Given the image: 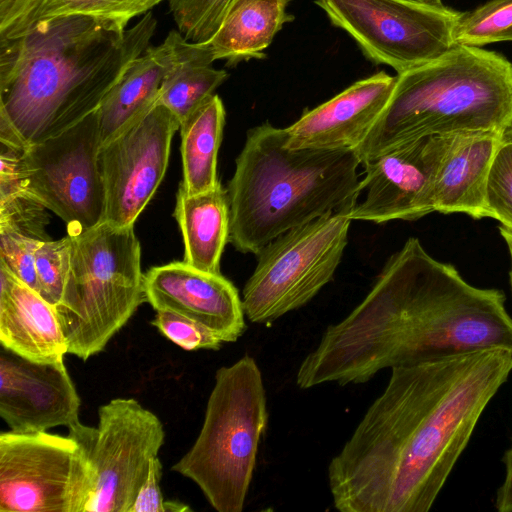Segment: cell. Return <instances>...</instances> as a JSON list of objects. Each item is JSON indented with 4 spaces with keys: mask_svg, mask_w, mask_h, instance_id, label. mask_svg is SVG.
<instances>
[{
    "mask_svg": "<svg viewBox=\"0 0 512 512\" xmlns=\"http://www.w3.org/2000/svg\"><path fill=\"white\" fill-rule=\"evenodd\" d=\"M512 371L492 348L391 368L390 379L328 466L341 512H427Z\"/></svg>",
    "mask_w": 512,
    "mask_h": 512,
    "instance_id": "cell-1",
    "label": "cell"
},
{
    "mask_svg": "<svg viewBox=\"0 0 512 512\" xmlns=\"http://www.w3.org/2000/svg\"><path fill=\"white\" fill-rule=\"evenodd\" d=\"M501 290L468 283L410 237L386 262L372 289L324 330L301 362L296 384H362L386 368L474 351H512V318Z\"/></svg>",
    "mask_w": 512,
    "mask_h": 512,
    "instance_id": "cell-2",
    "label": "cell"
},
{
    "mask_svg": "<svg viewBox=\"0 0 512 512\" xmlns=\"http://www.w3.org/2000/svg\"><path fill=\"white\" fill-rule=\"evenodd\" d=\"M156 26L149 11L125 32L77 15L26 27L14 38L15 59L0 71V142L25 149L96 112Z\"/></svg>",
    "mask_w": 512,
    "mask_h": 512,
    "instance_id": "cell-3",
    "label": "cell"
},
{
    "mask_svg": "<svg viewBox=\"0 0 512 512\" xmlns=\"http://www.w3.org/2000/svg\"><path fill=\"white\" fill-rule=\"evenodd\" d=\"M286 128L266 122L247 132L226 188L228 242L258 253L283 233L350 211L359 199L361 164L353 149H294Z\"/></svg>",
    "mask_w": 512,
    "mask_h": 512,
    "instance_id": "cell-4",
    "label": "cell"
},
{
    "mask_svg": "<svg viewBox=\"0 0 512 512\" xmlns=\"http://www.w3.org/2000/svg\"><path fill=\"white\" fill-rule=\"evenodd\" d=\"M512 125V63L502 54L454 45L397 74L391 96L354 149L361 164L431 135L503 132Z\"/></svg>",
    "mask_w": 512,
    "mask_h": 512,
    "instance_id": "cell-5",
    "label": "cell"
},
{
    "mask_svg": "<svg viewBox=\"0 0 512 512\" xmlns=\"http://www.w3.org/2000/svg\"><path fill=\"white\" fill-rule=\"evenodd\" d=\"M68 236L69 269L55 309L68 353L86 361L146 302L141 247L134 226L105 221Z\"/></svg>",
    "mask_w": 512,
    "mask_h": 512,
    "instance_id": "cell-6",
    "label": "cell"
},
{
    "mask_svg": "<svg viewBox=\"0 0 512 512\" xmlns=\"http://www.w3.org/2000/svg\"><path fill=\"white\" fill-rule=\"evenodd\" d=\"M267 423L262 373L246 354L216 371L200 433L171 470L192 480L216 511L241 512Z\"/></svg>",
    "mask_w": 512,
    "mask_h": 512,
    "instance_id": "cell-7",
    "label": "cell"
},
{
    "mask_svg": "<svg viewBox=\"0 0 512 512\" xmlns=\"http://www.w3.org/2000/svg\"><path fill=\"white\" fill-rule=\"evenodd\" d=\"M348 211L291 229L258 253L243 288L249 321L269 325L310 302L333 279L348 241Z\"/></svg>",
    "mask_w": 512,
    "mask_h": 512,
    "instance_id": "cell-8",
    "label": "cell"
},
{
    "mask_svg": "<svg viewBox=\"0 0 512 512\" xmlns=\"http://www.w3.org/2000/svg\"><path fill=\"white\" fill-rule=\"evenodd\" d=\"M90 426L67 436L0 434V512H83L89 486Z\"/></svg>",
    "mask_w": 512,
    "mask_h": 512,
    "instance_id": "cell-9",
    "label": "cell"
},
{
    "mask_svg": "<svg viewBox=\"0 0 512 512\" xmlns=\"http://www.w3.org/2000/svg\"><path fill=\"white\" fill-rule=\"evenodd\" d=\"M375 64L398 74L427 64L454 46L461 12L406 0H315Z\"/></svg>",
    "mask_w": 512,
    "mask_h": 512,
    "instance_id": "cell-10",
    "label": "cell"
},
{
    "mask_svg": "<svg viewBox=\"0 0 512 512\" xmlns=\"http://www.w3.org/2000/svg\"><path fill=\"white\" fill-rule=\"evenodd\" d=\"M99 149L96 111L21 152L20 172L26 190L66 222L68 231L86 230L104 220Z\"/></svg>",
    "mask_w": 512,
    "mask_h": 512,
    "instance_id": "cell-11",
    "label": "cell"
},
{
    "mask_svg": "<svg viewBox=\"0 0 512 512\" xmlns=\"http://www.w3.org/2000/svg\"><path fill=\"white\" fill-rule=\"evenodd\" d=\"M89 440V486L83 512H129L158 456L160 419L136 399L115 398L98 409Z\"/></svg>",
    "mask_w": 512,
    "mask_h": 512,
    "instance_id": "cell-12",
    "label": "cell"
},
{
    "mask_svg": "<svg viewBox=\"0 0 512 512\" xmlns=\"http://www.w3.org/2000/svg\"><path fill=\"white\" fill-rule=\"evenodd\" d=\"M176 117L155 104L100 146L99 169L105 190L104 220L114 227L134 226L168 167Z\"/></svg>",
    "mask_w": 512,
    "mask_h": 512,
    "instance_id": "cell-13",
    "label": "cell"
},
{
    "mask_svg": "<svg viewBox=\"0 0 512 512\" xmlns=\"http://www.w3.org/2000/svg\"><path fill=\"white\" fill-rule=\"evenodd\" d=\"M460 135H431L400 144L364 163L351 220L377 224L417 220L434 212V187L441 165Z\"/></svg>",
    "mask_w": 512,
    "mask_h": 512,
    "instance_id": "cell-14",
    "label": "cell"
},
{
    "mask_svg": "<svg viewBox=\"0 0 512 512\" xmlns=\"http://www.w3.org/2000/svg\"><path fill=\"white\" fill-rule=\"evenodd\" d=\"M81 401L64 361L38 363L0 347V417L17 433L68 429Z\"/></svg>",
    "mask_w": 512,
    "mask_h": 512,
    "instance_id": "cell-15",
    "label": "cell"
},
{
    "mask_svg": "<svg viewBox=\"0 0 512 512\" xmlns=\"http://www.w3.org/2000/svg\"><path fill=\"white\" fill-rule=\"evenodd\" d=\"M146 302L206 326L223 342L237 341L246 330L242 299L221 273H210L183 262L150 268L144 274Z\"/></svg>",
    "mask_w": 512,
    "mask_h": 512,
    "instance_id": "cell-16",
    "label": "cell"
},
{
    "mask_svg": "<svg viewBox=\"0 0 512 512\" xmlns=\"http://www.w3.org/2000/svg\"><path fill=\"white\" fill-rule=\"evenodd\" d=\"M396 76L384 71L361 79L306 111L287 130L294 149H355L385 108Z\"/></svg>",
    "mask_w": 512,
    "mask_h": 512,
    "instance_id": "cell-17",
    "label": "cell"
},
{
    "mask_svg": "<svg viewBox=\"0 0 512 512\" xmlns=\"http://www.w3.org/2000/svg\"><path fill=\"white\" fill-rule=\"evenodd\" d=\"M0 343L38 363L64 361L68 353L55 306L0 264Z\"/></svg>",
    "mask_w": 512,
    "mask_h": 512,
    "instance_id": "cell-18",
    "label": "cell"
},
{
    "mask_svg": "<svg viewBox=\"0 0 512 512\" xmlns=\"http://www.w3.org/2000/svg\"><path fill=\"white\" fill-rule=\"evenodd\" d=\"M503 132L459 136L436 178L434 212L465 214L477 220L489 217L487 181Z\"/></svg>",
    "mask_w": 512,
    "mask_h": 512,
    "instance_id": "cell-19",
    "label": "cell"
},
{
    "mask_svg": "<svg viewBox=\"0 0 512 512\" xmlns=\"http://www.w3.org/2000/svg\"><path fill=\"white\" fill-rule=\"evenodd\" d=\"M166 70L156 104L166 107L181 124L226 81L228 74L215 69L212 49L205 42H191L177 30L163 41Z\"/></svg>",
    "mask_w": 512,
    "mask_h": 512,
    "instance_id": "cell-20",
    "label": "cell"
},
{
    "mask_svg": "<svg viewBox=\"0 0 512 512\" xmlns=\"http://www.w3.org/2000/svg\"><path fill=\"white\" fill-rule=\"evenodd\" d=\"M174 216L184 243V262L210 272H220V259L228 242L230 213L227 190L219 182L213 189L188 194L180 185Z\"/></svg>",
    "mask_w": 512,
    "mask_h": 512,
    "instance_id": "cell-21",
    "label": "cell"
},
{
    "mask_svg": "<svg viewBox=\"0 0 512 512\" xmlns=\"http://www.w3.org/2000/svg\"><path fill=\"white\" fill-rule=\"evenodd\" d=\"M291 0H232L215 34L208 40L215 61L229 66L265 57V49L282 27L293 21Z\"/></svg>",
    "mask_w": 512,
    "mask_h": 512,
    "instance_id": "cell-22",
    "label": "cell"
},
{
    "mask_svg": "<svg viewBox=\"0 0 512 512\" xmlns=\"http://www.w3.org/2000/svg\"><path fill=\"white\" fill-rule=\"evenodd\" d=\"M166 61V47L162 42L148 46L129 64L97 109L100 146L156 104Z\"/></svg>",
    "mask_w": 512,
    "mask_h": 512,
    "instance_id": "cell-23",
    "label": "cell"
},
{
    "mask_svg": "<svg viewBox=\"0 0 512 512\" xmlns=\"http://www.w3.org/2000/svg\"><path fill=\"white\" fill-rule=\"evenodd\" d=\"M163 0H0V39H14L32 23L59 16H86L109 22L121 32L136 16Z\"/></svg>",
    "mask_w": 512,
    "mask_h": 512,
    "instance_id": "cell-24",
    "label": "cell"
},
{
    "mask_svg": "<svg viewBox=\"0 0 512 512\" xmlns=\"http://www.w3.org/2000/svg\"><path fill=\"white\" fill-rule=\"evenodd\" d=\"M225 124L221 98L214 94L180 124L183 180L188 194L213 189L218 183L217 155Z\"/></svg>",
    "mask_w": 512,
    "mask_h": 512,
    "instance_id": "cell-25",
    "label": "cell"
},
{
    "mask_svg": "<svg viewBox=\"0 0 512 512\" xmlns=\"http://www.w3.org/2000/svg\"><path fill=\"white\" fill-rule=\"evenodd\" d=\"M1 143L0 229H9L39 241L51 240L45 227L48 210L25 188L20 172L23 149Z\"/></svg>",
    "mask_w": 512,
    "mask_h": 512,
    "instance_id": "cell-26",
    "label": "cell"
},
{
    "mask_svg": "<svg viewBox=\"0 0 512 512\" xmlns=\"http://www.w3.org/2000/svg\"><path fill=\"white\" fill-rule=\"evenodd\" d=\"M455 45L482 47L512 42V0H488L460 13L453 31Z\"/></svg>",
    "mask_w": 512,
    "mask_h": 512,
    "instance_id": "cell-27",
    "label": "cell"
},
{
    "mask_svg": "<svg viewBox=\"0 0 512 512\" xmlns=\"http://www.w3.org/2000/svg\"><path fill=\"white\" fill-rule=\"evenodd\" d=\"M486 204L489 218L512 230V125L502 133L490 167Z\"/></svg>",
    "mask_w": 512,
    "mask_h": 512,
    "instance_id": "cell-28",
    "label": "cell"
},
{
    "mask_svg": "<svg viewBox=\"0 0 512 512\" xmlns=\"http://www.w3.org/2000/svg\"><path fill=\"white\" fill-rule=\"evenodd\" d=\"M178 31L191 42L208 41L232 0H167Z\"/></svg>",
    "mask_w": 512,
    "mask_h": 512,
    "instance_id": "cell-29",
    "label": "cell"
},
{
    "mask_svg": "<svg viewBox=\"0 0 512 512\" xmlns=\"http://www.w3.org/2000/svg\"><path fill=\"white\" fill-rule=\"evenodd\" d=\"M70 260V239L42 242L35 252L37 292L53 306L63 294Z\"/></svg>",
    "mask_w": 512,
    "mask_h": 512,
    "instance_id": "cell-30",
    "label": "cell"
},
{
    "mask_svg": "<svg viewBox=\"0 0 512 512\" xmlns=\"http://www.w3.org/2000/svg\"><path fill=\"white\" fill-rule=\"evenodd\" d=\"M151 324L187 351L219 350L222 347L223 341L206 326L173 312L157 311Z\"/></svg>",
    "mask_w": 512,
    "mask_h": 512,
    "instance_id": "cell-31",
    "label": "cell"
},
{
    "mask_svg": "<svg viewBox=\"0 0 512 512\" xmlns=\"http://www.w3.org/2000/svg\"><path fill=\"white\" fill-rule=\"evenodd\" d=\"M42 242L13 230L0 229V264L36 291L35 252Z\"/></svg>",
    "mask_w": 512,
    "mask_h": 512,
    "instance_id": "cell-32",
    "label": "cell"
},
{
    "mask_svg": "<svg viewBox=\"0 0 512 512\" xmlns=\"http://www.w3.org/2000/svg\"><path fill=\"white\" fill-rule=\"evenodd\" d=\"M161 474L162 464L157 456L151 460L147 478L129 512H167V501L160 488Z\"/></svg>",
    "mask_w": 512,
    "mask_h": 512,
    "instance_id": "cell-33",
    "label": "cell"
},
{
    "mask_svg": "<svg viewBox=\"0 0 512 512\" xmlns=\"http://www.w3.org/2000/svg\"><path fill=\"white\" fill-rule=\"evenodd\" d=\"M505 477L496 492L495 508L499 512H512V447L504 454Z\"/></svg>",
    "mask_w": 512,
    "mask_h": 512,
    "instance_id": "cell-34",
    "label": "cell"
},
{
    "mask_svg": "<svg viewBox=\"0 0 512 512\" xmlns=\"http://www.w3.org/2000/svg\"><path fill=\"white\" fill-rule=\"evenodd\" d=\"M499 232H500L501 237L503 238V240L506 243V246L508 248L509 255H510V260H511L510 282H511V287H512V230L500 225Z\"/></svg>",
    "mask_w": 512,
    "mask_h": 512,
    "instance_id": "cell-35",
    "label": "cell"
},
{
    "mask_svg": "<svg viewBox=\"0 0 512 512\" xmlns=\"http://www.w3.org/2000/svg\"><path fill=\"white\" fill-rule=\"evenodd\" d=\"M406 1L414 2V3H417V4H421V5H425V6H430V7H434V8H443V7H445V5L443 4L442 0H406Z\"/></svg>",
    "mask_w": 512,
    "mask_h": 512,
    "instance_id": "cell-36",
    "label": "cell"
}]
</instances>
